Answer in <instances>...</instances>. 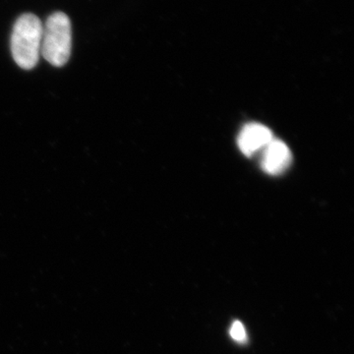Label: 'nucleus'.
<instances>
[{"mask_svg":"<svg viewBox=\"0 0 354 354\" xmlns=\"http://www.w3.org/2000/svg\"><path fill=\"white\" fill-rule=\"evenodd\" d=\"M43 27L41 20L31 13L23 14L14 24L11 53L14 62L24 70H31L41 57Z\"/></svg>","mask_w":354,"mask_h":354,"instance_id":"1","label":"nucleus"},{"mask_svg":"<svg viewBox=\"0 0 354 354\" xmlns=\"http://www.w3.org/2000/svg\"><path fill=\"white\" fill-rule=\"evenodd\" d=\"M72 28L68 16L64 12L51 14L43 27L41 55L55 67L68 62L71 55Z\"/></svg>","mask_w":354,"mask_h":354,"instance_id":"2","label":"nucleus"},{"mask_svg":"<svg viewBox=\"0 0 354 354\" xmlns=\"http://www.w3.org/2000/svg\"><path fill=\"white\" fill-rule=\"evenodd\" d=\"M274 139L271 130L260 123H249L239 133L237 143L239 149L247 157H252L264 150Z\"/></svg>","mask_w":354,"mask_h":354,"instance_id":"3","label":"nucleus"},{"mask_svg":"<svg viewBox=\"0 0 354 354\" xmlns=\"http://www.w3.org/2000/svg\"><path fill=\"white\" fill-rule=\"evenodd\" d=\"M292 155L290 148L279 140L272 139L263 150L261 167L263 171L272 176H278L286 171L291 164Z\"/></svg>","mask_w":354,"mask_h":354,"instance_id":"4","label":"nucleus"},{"mask_svg":"<svg viewBox=\"0 0 354 354\" xmlns=\"http://www.w3.org/2000/svg\"><path fill=\"white\" fill-rule=\"evenodd\" d=\"M230 335L234 341L244 342L246 341L247 335L245 329L241 322H234L230 328Z\"/></svg>","mask_w":354,"mask_h":354,"instance_id":"5","label":"nucleus"}]
</instances>
